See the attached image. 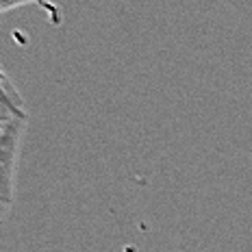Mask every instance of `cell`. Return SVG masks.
Listing matches in <instances>:
<instances>
[{
	"label": "cell",
	"mask_w": 252,
	"mask_h": 252,
	"mask_svg": "<svg viewBox=\"0 0 252 252\" xmlns=\"http://www.w3.org/2000/svg\"><path fill=\"white\" fill-rule=\"evenodd\" d=\"M26 122L29 115L15 118L7 133L0 137V204H9V207L15 196V167H18L20 148L26 133Z\"/></svg>",
	"instance_id": "6da1fadb"
},
{
	"label": "cell",
	"mask_w": 252,
	"mask_h": 252,
	"mask_svg": "<svg viewBox=\"0 0 252 252\" xmlns=\"http://www.w3.org/2000/svg\"><path fill=\"white\" fill-rule=\"evenodd\" d=\"M0 104H7V107L15 109L18 113H26L24 111V100L20 96V92L15 89L11 83V78L4 74V70L0 67Z\"/></svg>",
	"instance_id": "7a4b0ae2"
},
{
	"label": "cell",
	"mask_w": 252,
	"mask_h": 252,
	"mask_svg": "<svg viewBox=\"0 0 252 252\" xmlns=\"http://www.w3.org/2000/svg\"><path fill=\"white\" fill-rule=\"evenodd\" d=\"M20 115H26V113H18L15 109L7 107V104H0V137L7 133V128L11 126V122L15 118H20Z\"/></svg>",
	"instance_id": "3957f363"
},
{
	"label": "cell",
	"mask_w": 252,
	"mask_h": 252,
	"mask_svg": "<svg viewBox=\"0 0 252 252\" xmlns=\"http://www.w3.org/2000/svg\"><path fill=\"white\" fill-rule=\"evenodd\" d=\"M33 2H44V0H0V13L24 7V4H33Z\"/></svg>",
	"instance_id": "277c9868"
},
{
	"label": "cell",
	"mask_w": 252,
	"mask_h": 252,
	"mask_svg": "<svg viewBox=\"0 0 252 252\" xmlns=\"http://www.w3.org/2000/svg\"><path fill=\"white\" fill-rule=\"evenodd\" d=\"M9 204H0V224L4 222V220H7V215H9Z\"/></svg>",
	"instance_id": "5b68a950"
}]
</instances>
